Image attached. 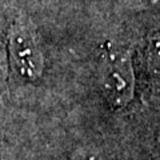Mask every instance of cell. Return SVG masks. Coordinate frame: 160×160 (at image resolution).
<instances>
[{
  "label": "cell",
  "instance_id": "1",
  "mask_svg": "<svg viewBox=\"0 0 160 160\" xmlns=\"http://www.w3.org/2000/svg\"><path fill=\"white\" fill-rule=\"evenodd\" d=\"M100 86L113 109L127 107L135 93V73L128 52L115 51L104 60L100 69Z\"/></svg>",
  "mask_w": 160,
  "mask_h": 160
},
{
  "label": "cell",
  "instance_id": "2",
  "mask_svg": "<svg viewBox=\"0 0 160 160\" xmlns=\"http://www.w3.org/2000/svg\"><path fill=\"white\" fill-rule=\"evenodd\" d=\"M9 52L15 69L28 80L38 79L43 72L44 60L35 33L26 24H15L9 33Z\"/></svg>",
  "mask_w": 160,
  "mask_h": 160
},
{
  "label": "cell",
  "instance_id": "3",
  "mask_svg": "<svg viewBox=\"0 0 160 160\" xmlns=\"http://www.w3.org/2000/svg\"><path fill=\"white\" fill-rule=\"evenodd\" d=\"M147 71L155 88H160V33H155L147 46Z\"/></svg>",
  "mask_w": 160,
  "mask_h": 160
},
{
  "label": "cell",
  "instance_id": "4",
  "mask_svg": "<svg viewBox=\"0 0 160 160\" xmlns=\"http://www.w3.org/2000/svg\"><path fill=\"white\" fill-rule=\"evenodd\" d=\"M76 160H103L102 156L96 152L92 151H83L79 153V156L76 158Z\"/></svg>",
  "mask_w": 160,
  "mask_h": 160
},
{
  "label": "cell",
  "instance_id": "5",
  "mask_svg": "<svg viewBox=\"0 0 160 160\" xmlns=\"http://www.w3.org/2000/svg\"><path fill=\"white\" fill-rule=\"evenodd\" d=\"M151 3L153 4L155 7H159L160 8V0H151Z\"/></svg>",
  "mask_w": 160,
  "mask_h": 160
},
{
  "label": "cell",
  "instance_id": "6",
  "mask_svg": "<svg viewBox=\"0 0 160 160\" xmlns=\"http://www.w3.org/2000/svg\"><path fill=\"white\" fill-rule=\"evenodd\" d=\"M158 143H159V146H160V131H159V133H158Z\"/></svg>",
  "mask_w": 160,
  "mask_h": 160
}]
</instances>
